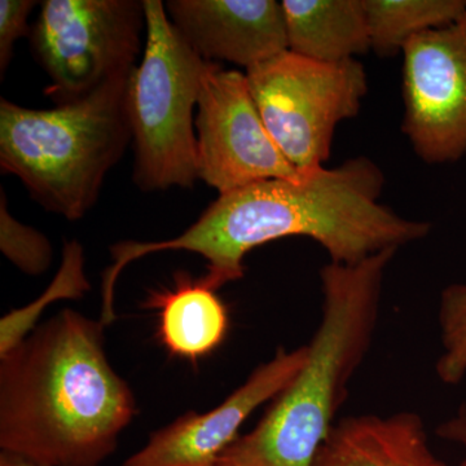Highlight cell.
<instances>
[{
  "mask_svg": "<svg viewBox=\"0 0 466 466\" xmlns=\"http://www.w3.org/2000/svg\"><path fill=\"white\" fill-rule=\"evenodd\" d=\"M245 75L267 131L299 171L324 167L337 126L359 115L368 92L357 58L321 63L288 50Z\"/></svg>",
  "mask_w": 466,
  "mask_h": 466,
  "instance_id": "cell-6",
  "label": "cell"
},
{
  "mask_svg": "<svg viewBox=\"0 0 466 466\" xmlns=\"http://www.w3.org/2000/svg\"><path fill=\"white\" fill-rule=\"evenodd\" d=\"M34 0H2L0 2V76H5L11 63L15 43L29 35L30 14L35 8Z\"/></svg>",
  "mask_w": 466,
  "mask_h": 466,
  "instance_id": "cell-19",
  "label": "cell"
},
{
  "mask_svg": "<svg viewBox=\"0 0 466 466\" xmlns=\"http://www.w3.org/2000/svg\"><path fill=\"white\" fill-rule=\"evenodd\" d=\"M133 75V73H131ZM116 76L84 99L50 109L0 100V167L48 213L79 220L131 143L127 90Z\"/></svg>",
  "mask_w": 466,
  "mask_h": 466,
  "instance_id": "cell-4",
  "label": "cell"
},
{
  "mask_svg": "<svg viewBox=\"0 0 466 466\" xmlns=\"http://www.w3.org/2000/svg\"><path fill=\"white\" fill-rule=\"evenodd\" d=\"M403 55L401 131L426 164L466 155V14L415 36Z\"/></svg>",
  "mask_w": 466,
  "mask_h": 466,
  "instance_id": "cell-9",
  "label": "cell"
},
{
  "mask_svg": "<svg viewBox=\"0 0 466 466\" xmlns=\"http://www.w3.org/2000/svg\"><path fill=\"white\" fill-rule=\"evenodd\" d=\"M147 32L143 0H45L29 39L50 78L46 95L73 103L131 75Z\"/></svg>",
  "mask_w": 466,
  "mask_h": 466,
  "instance_id": "cell-7",
  "label": "cell"
},
{
  "mask_svg": "<svg viewBox=\"0 0 466 466\" xmlns=\"http://www.w3.org/2000/svg\"><path fill=\"white\" fill-rule=\"evenodd\" d=\"M385 175L368 157L336 167L303 171L294 179H269L219 195L188 229L170 240L116 242L113 266L167 250L207 259L198 280L218 290L245 275L244 260L256 248L285 238H309L330 262L354 265L380 251L422 240L431 225L407 219L380 202Z\"/></svg>",
  "mask_w": 466,
  "mask_h": 466,
  "instance_id": "cell-1",
  "label": "cell"
},
{
  "mask_svg": "<svg viewBox=\"0 0 466 466\" xmlns=\"http://www.w3.org/2000/svg\"><path fill=\"white\" fill-rule=\"evenodd\" d=\"M0 466H41L27 461L25 459L18 458V456L11 455L7 452H0Z\"/></svg>",
  "mask_w": 466,
  "mask_h": 466,
  "instance_id": "cell-21",
  "label": "cell"
},
{
  "mask_svg": "<svg viewBox=\"0 0 466 466\" xmlns=\"http://www.w3.org/2000/svg\"><path fill=\"white\" fill-rule=\"evenodd\" d=\"M312 466H447L429 444L424 419L400 410L337 420Z\"/></svg>",
  "mask_w": 466,
  "mask_h": 466,
  "instance_id": "cell-12",
  "label": "cell"
},
{
  "mask_svg": "<svg viewBox=\"0 0 466 466\" xmlns=\"http://www.w3.org/2000/svg\"><path fill=\"white\" fill-rule=\"evenodd\" d=\"M437 435L441 440L460 444L466 450V406L460 408L455 415L441 422L438 426Z\"/></svg>",
  "mask_w": 466,
  "mask_h": 466,
  "instance_id": "cell-20",
  "label": "cell"
},
{
  "mask_svg": "<svg viewBox=\"0 0 466 466\" xmlns=\"http://www.w3.org/2000/svg\"><path fill=\"white\" fill-rule=\"evenodd\" d=\"M438 324L441 352L435 372L441 382L458 385L466 376V281L441 291Z\"/></svg>",
  "mask_w": 466,
  "mask_h": 466,
  "instance_id": "cell-17",
  "label": "cell"
},
{
  "mask_svg": "<svg viewBox=\"0 0 466 466\" xmlns=\"http://www.w3.org/2000/svg\"><path fill=\"white\" fill-rule=\"evenodd\" d=\"M364 5L370 50L381 57L401 54L410 39L466 14V0H364Z\"/></svg>",
  "mask_w": 466,
  "mask_h": 466,
  "instance_id": "cell-15",
  "label": "cell"
},
{
  "mask_svg": "<svg viewBox=\"0 0 466 466\" xmlns=\"http://www.w3.org/2000/svg\"><path fill=\"white\" fill-rule=\"evenodd\" d=\"M106 325L63 309L0 357V449L41 466H100L137 416Z\"/></svg>",
  "mask_w": 466,
  "mask_h": 466,
  "instance_id": "cell-2",
  "label": "cell"
},
{
  "mask_svg": "<svg viewBox=\"0 0 466 466\" xmlns=\"http://www.w3.org/2000/svg\"><path fill=\"white\" fill-rule=\"evenodd\" d=\"M0 250L9 262L29 276L45 274L54 259L47 236L11 216L3 189L0 192Z\"/></svg>",
  "mask_w": 466,
  "mask_h": 466,
  "instance_id": "cell-18",
  "label": "cell"
},
{
  "mask_svg": "<svg viewBox=\"0 0 466 466\" xmlns=\"http://www.w3.org/2000/svg\"><path fill=\"white\" fill-rule=\"evenodd\" d=\"M397 253L383 250L354 265L329 262L320 269L323 309L302 370L258 424L210 466L314 465L372 346L386 269Z\"/></svg>",
  "mask_w": 466,
  "mask_h": 466,
  "instance_id": "cell-3",
  "label": "cell"
},
{
  "mask_svg": "<svg viewBox=\"0 0 466 466\" xmlns=\"http://www.w3.org/2000/svg\"><path fill=\"white\" fill-rule=\"evenodd\" d=\"M195 124L198 177L219 195L303 173L267 131L247 75L240 70L207 63Z\"/></svg>",
  "mask_w": 466,
  "mask_h": 466,
  "instance_id": "cell-8",
  "label": "cell"
},
{
  "mask_svg": "<svg viewBox=\"0 0 466 466\" xmlns=\"http://www.w3.org/2000/svg\"><path fill=\"white\" fill-rule=\"evenodd\" d=\"M288 50L343 63L370 50L364 0H283Z\"/></svg>",
  "mask_w": 466,
  "mask_h": 466,
  "instance_id": "cell-14",
  "label": "cell"
},
{
  "mask_svg": "<svg viewBox=\"0 0 466 466\" xmlns=\"http://www.w3.org/2000/svg\"><path fill=\"white\" fill-rule=\"evenodd\" d=\"M143 5L146 43L127 90L134 183L144 192L192 188L200 179L193 113L208 61L180 35L161 0Z\"/></svg>",
  "mask_w": 466,
  "mask_h": 466,
  "instance_id": "cell-5",
  "label": "cell"
},
{
  "mask_svg": "<svg viewBox=\"0 0 466 466\" xmlns=\"http://www.w3.org/2000/svg\"><path fill=\"white\" fill-rule=\"evenodd\" d=\"M458 466H466V455H465V458L462 459V461L460 462V464Z\"/></svg>",
  "mask_w": 466,
  "mask_h": 466,
  "instance_id": "cell-22",
  "label": "cell"
},
{
  "mask_svg": "<svg viewBox=\"0 0 466 466\" xmlns=\"http://www.w3.org/2000/svg\"><path fill=\"white\" fill-rule=\"evenodd\" d=\"M308 358V345L278 349L219 406L198 413H184L174 422L150 434L142 450L122 466H210L240 435L251 413L274 400L299 375Z\"/></svg>",
  "mask_w": 466,
  "mask_h": 466,
  "instance_id": "cell-10",
  "label": "cell"
},
{
  "mask_svg": "<svg viewBox=\"0 0 466 466\" xmlns=\"http://www.w3.org/2000/svg\"><path fill=\"white\" fill-rule=\"evenodd\" d=\"M167 11L208 63L227 61L247 72L288 51L283 7L276 0H168Z\"/></svg>",
  "mask_w": 466,
  "mask_h": 466,
  "instance_id": "cell-11",
  "label": "cell"
},
{
  "mask_svg": "<svg viewBox=\"0 0 466 466\" xmlns=\"http://www.w3.org/2000/svg\"><path fill=\"white\" fill-rule=\"evenodd\" d=\"M146 308L157 309L158 336L174 357L198 361L225 341L228 312L217 290L186 272L175 275L174 287L152 291Z\"/></svg>",
  "mask_w": 466,
  "mask_h": 466,
  "instance_id": "cell-13",
  "label": "cell"
},
{
  "mask_svg": "<svg viewBox=\"0 0 466 466\" xmlns=\"http://www.w3.org/2000/svg\"><path fill=\"white\" fill-rule=\"evenodd\" d=\"M91 290V283L85 274V251L81 242L66 241L63 259L54 280L41 296L24 308L12 309L0 320V357L24 341L38 325L43 311L63 299H81Z\"/></svg>",
  "mask_w": 466,
  "mask_h": 466,
  "instance_id": "cell-16",
  "label": "cell"
}]
</instances>
